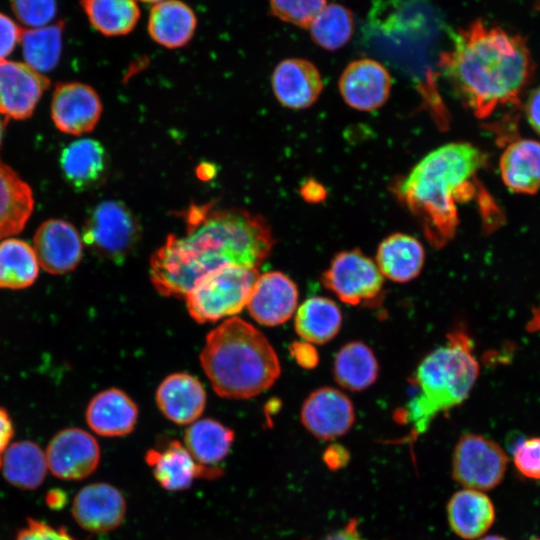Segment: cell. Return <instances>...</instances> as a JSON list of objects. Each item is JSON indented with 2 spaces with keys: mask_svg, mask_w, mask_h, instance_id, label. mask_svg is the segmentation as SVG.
<instances>
[{
  "mask_svg": "<svg viewBox=\"0 0 540 540\" xmlns=\"http://www.w3.org/2000/svg\"><path fill=\"white\" fill-rule=\"evenodd\" d=\"M273 246L271 227L261 215L192 205L185 236L168 235L152 254L150 279L160 294L184 298L197 280L218 268H258Z\"/></svg>",
  "mask_w": 540,
  "mask_h": 540,
  "instance_id": "cell-1",
  "label": "cell"
},
{
  "mask_svg": "<svg viewBox=\"0 0 540 540\" xmlns=\"http://www.w3.org/2000/svg\"><path fill=\"white\" fill-rule=\"evenodd\" d=\"M439 67L465 106L483 119L518 102L534 63L523 37L476 20L455 34Z\"/></svg>",
  "mask_w": 540,
  "mask_h": 540,
  "instance_id": "cell-2",
  "label": "cell"
},
{
  "mask_svg": "<svg viewBox=\"0 0 540 540\" xmlns=\"http://www.w3.org/2000/svg\"><path fill=\"white\" fill-rule=\"evenodd\" d=\"M485 162L486 156L477 147L449 143L427 154L393 186L432 246L441 248L455 236L457 203L473 197L476 173Z\"/></svg>",
  "mask_w": 540,
  "mask_h": 540,
  "instance_id": "cell-3",
  "label": "cell"
},
{
  "mask_svg": "<svg viewBox=\"0 0 540 540\" xmlns=\"http://www.w3.org/2000/svg\"><path fill=\"white\" fill-rule=\"evenodd\" d=\"M200 362L213 390L230 399L261 394L276 382L281 371L268 339L238 317H230L210 331Z\"/></svg>",
  "mask_w": 540,
  "mask_h": 540,
  "instance_id": "cell-4",
  "label": "cell"
},
{
  "mask_svg": "<svg viewBox=\"0 0 540 540\" xmlns=\"http://www.w3.org/2000/svg\"><path fill=\"white\" fill-rule=\"evenodd\" d=\"M479 375L472 341L463 331H453L442 346L418 365L413 383L415 395L407 402L399 420L410 427L412 439L425 433L441 413L461 404Z\"/></svg>",
  "mask_w": 540,
  "mask_h": 540,
  "instance_id": "cell-5",
  "label": "cell"
},
{
  "mask_svg": "<svg viewBox=\"0 0 540 540\" xmlns=\"http://www.w3.org/2000/svg\"><path fill=\"white\" fill-rule=\"evenodd\" d=\"M258 268L224 266L201 277L185 295L190 316L198 323L233 317L247 306Z\"/></svg>",
  "mask_w": 540,
  "mask_h": 540,
  "instance_id": "cell-6",
  "label": "cell"
},
{
  "mask_svg": "<svg viewBox=\"0 0 540 540\" xmlns=\"http://www.w3.org/2000/svg\"><path fill=\"white\" fill-rule=\"evenodd\" d=\"M140 236L139 221L130 208L118 200H105L88 213L82 239L96 255L119 264L135 249Z\"/></svg>",
  "mask_w": 540,
  "mask_h": 540,
  "instance_id": "cell-7",
  "label": "cell"
},
{
  "mask_svg": "<svg viewBox=\"0 0 540 540\" xmlns=\"http://www.w3.org/2000/svg\"><path fill=\"white\" fill-rule=\"evenodd\" d=\"M321 280L339 300L353 306H376L384 292L376 263L358 249L335 254Z\"/></svg>",
  "mask_w": 540,
  "mask_h": 540,
  "instance_id": "cell-8",
  "label": "cell"
},
{
  "mask_svg": "<svg viewBox=\"0 0 540 540\" xmlns=\"http://www.w3.org/2000/svg\"><path fill=\"white\" fill-rule=\"evenodd\" d=\"M508 457L494 441L477 434H464L452 457V476L467 489L489 490L502 481Z\"/></svg>",
  "mask_w": 540,
  "mask_h": 540,
  "instance_id": "cell-9",
  "label": "cell"
},
{
  "mask_svg": "<svg viewBox=\"0 0 540 540\" xmlns=\"http://www.w3.org/2000/svg\"><path fill=\"white\" fill-rule=\"evenodd\" d=\"M45 455L47 467L55 477L81 480L97 469L101 451L97 440L90 433L69 427L54 435Z\"/></svg>",
  "mask_w": 540,
  "mask_h": 540,
  "instance_id": "cell-10",
  "label": "cell"
},
{
  "mask_svg": "<svg viewBox=\"0 0 540 540\" xmlns=\"http://www.w3.org/2000/svg\"><path fill=\"white\" fill-rule=\"evenodd\" d=\"M50 86V80L25 62L0 60V115L25 120Z\"/></svg>",
  "mask_w": 540,
  "mask_h": 540,
  "instance_id": "cell-11",
  "label": "cell"
},
{
  "mask_svg": "<svg viewBox=\"0 0 540 540\" xmlns=\"http://www.w3.org/2000/svg\"><path fill=\"white\" fill-rule=\"evenodd\" d=\"M98 93L81 82L57 83L51 99V118L66 134L82 135L92 131L102 114Z\"/></svg>",
  "mask_w": 540,
  "mask_h": 540,
  "instance_id": "cell-12",
  "label": "cell"
},
{
  "mask_svg": "<svg viewBox=\"0 0 540 540\" xmlns=\"http://www.w3.org/2000/svg\"><path fill=\"white\" fill-rule=\"evenodd\" d=\"M145 462L158 484L170 492L187 490L197 479L211 480L223 475L219 466L199 464L178 440H172L162 448L148 450Z\"/></svg>",
  "mask_w": 540,
  "mask_h": 540,
  "instance_id": "cell-13",
  "label": "cell"
},
{
  "mask_svg": "<svg viewBox=\"0 0 540 540\" xmlns=\"http://www.w3.org/2000/svg\"><path fill=\"white\" fill-rule=\"evenodd\" d=\"M33 249L39 266L52 275L73 271L83 255L82 238L76 227L64 219H48L36 230Z\"/></svg>",
  "mask_w": 540,
  "mask_h": 540,
  "instance_id": "cell-14",
  "label": "cell"
},
{
  "mask_svg": "<svg viewBox=\"0 0 540 540\" xmlns=\"http://www.w3.org/2000/svg\"><path fill=\"white\" fill-rule=\"evenodd\" d=\"M354 421L353 403L342 391L332 387L314 390L302 405V424L321 440H333L346 434Z\"/></svg>",
  "mask_w": 540,
  "mask_h": 540,
  "instance_id": "cell-15",
  "label": "cell"
},
{
  "mask_svg": "<svg viewBox=\"0 0 540 540\" xmlns=\"http://www.w3.org/2000/svg\"><path fill=\"white\" fill-rule=\"evenodd\" d=\"M126 499L115 486L97 482L81 488L72 504L77 524L91 533H107L119 527L126 515Z\"/></svg>",
  "mask_w": 540,
  "mask_h": 540,
  "instance_id": "cell-16",
  "label": "cell"
},
{
  "mask_svg": "<svg viewBox=\"0 0 540 540\" xmlns=\"http://www.w3.org/2000/svg\"><path fill=\"white\" fill-rule=\"evenodd\" d=\"M392 79L388 70L369 58L350 62L339 78V91L347 105L359 111H373L388 100Z\"/></svg>",
  "mask_w": 540,
  "mask_h": 540,
  "instance_id": "cell-17",
  "label": "cell"
},
{
  "mask_svg": "<svg viewBox=\"0 0 540 540\" xmlns=\"http://www.w3.org/2000/svg\"><path fill=\"white\" fill-rule=\"evenodd\" d=\"M298 301L296 284L279 271L259 275L252 288L247 308L255 321L278 326L294 314Z\"/></svg>",
  "mask_w": 540,
  "mask_h": 540,
  "instance_id": "cell-18",
  "label": "cell"
},
{
  "mask_svg": "<svg viewBox=\"0 0 540 540\" xmlns=\"http://www.w3.org/2000/svg\"><path fill=\"white\" fill-rule=\"evenodd\" d=\"M272 90L281 105L300 110L312 106L323 90V81L316 66L302 58L284 59L275 67Z\"/></svg>",
  "mask_w": 540,
  "mask_h": 540,
  "instance_id": "cell-19",
  "label": "cell"
},
{
  "mask_svg": "<svg viewBox=\"0 0 540 540\" xmlns=\"http://www.w3.org/2000/svg\"><path fill=\"white\" fill-rule=\"evenodd\" d=\"M59 164L65 181L76 191L98 187L105 179L109 158L104 146L96 139L80 138L66 145Z\"/></svg>",
  "mask_w": 540,
  "mask_h": 540,
  "instance_id": "cell-20",
  "label": "cell"
},
{
  "mask_svg": "<svg viewBox=\"0 0 540 540\" xmlns=\"http://www.w3.org/2000/svg\"><path fill=\"white\" fill-rule=\"evenodd\" d=\"M156 403L162 414L170 421L191 424L198 420L206 404L203 385L188 373H173L158 386Z\"/></svg>",
  "mask_w": 540,
  "mask_h": 540,
  "instance_id": "cell-21",
  "label": "cell"
},
{
  "mask_svg": "<svg viewBox=\"0 0 540 540\" xmlns=\"http://www.w3.org/2000/svg\"><path fill=\"white\" fill-rule=\"evenodd\" d=\"M88 426L98 435L120 437L131 433L136 425L138 409L122 390L109 388L96 394L86 409Z\"/></svg>",
  "mask_w": 540,
  "mask_h": 540,
  "instance_id": "cell-22",
  "label": "cell"
},
{
  "mask_svg": "<svg viewBox=\"0 0 540 540\" xmlns=\"http://www.w3.org/2000/svg\"><path fill=\"white\" fill-rule=\"evenodd\" d=\"M425 251L415 237L394 233L379 244L376 265L384 278L396 283H406L416 278L424 265Z\"/></svg>",
  "mask_w": 540,
  "mask_h": 540,
  "instance_id": "cell-23",
  "label": "cell"
},
{
  "mask_svg": "<svg viewBox=\"0 0 540 540\" xmlns=\"http://www.w3.org/2000/svg\"><path fill=\"white\" fill-rule=\"evenodd\" d=\"M196 27L194 11L180 0H165L153 5L147 24L150 37L170 49L188 44Z\"/></svg>",
  "mask_w": 540,
  "mask_h": 540,
  "instance_id": "cell-24",
  "label": "cell"
},
{
  "mask_svg": "<svg viewBox=\"0 0 540 540\" xmlns=\"http://www.w3.org/2000/svg\"><path fill=\"white\" fill-rule=\"evenodd\" d=\"M33 208L31 187L0 159V241L20 233Z\"/></svg>",
  "mask_w": 540,
  "mask_h": 540,
  "instance_id": "cell-25",
  "label": "cell"
},
{
  "mask_svg": "<svg viewBox=\"0 0 540 540\" xmlns=\"http://www.w3.org/2000/svg\"><path fill=\"white\" fill-rule=\"evenodd\" d=\"M447 518L456 535L472 540L482 536L492 526L495 510L486 494L466 488L454 493L449 499Z\"/></svg>",
  "mask_w": 540,
  "mask_h": 540,
  "instance_id": "cell-26",
  "label": "cell"
},
{
  "mask_svg": "<svg viewBox=\"0 0 540 540\" xmlns=\"http://www.w3.org/2000/svg\"><path fill=\"white\" fill-rule=\"evenodd\" d=\"M501 177L515 193L534 194L540 189V143L520 139L509 144L500 158Z\"/></svg>",
  "mask_w": 540,
  "mask_h": 540,
  "instance_id": "cell-27",
  "label": "cell"
},
{
  "mask_svg": "<svg viewBox=\"0 0 540 540\" xmlns=\"http://www.w3.org/2000/svg\"><path fill=\"white\" fill-rule=\"evenodd\" d=\"M234 438V431L229 427L205 418L190 424L183 444L199 464L217 466L229 454Z\"/></svg>",
  "mask_w": 540,
  "mask_h": 540,
  "instance_id": "cell-28",
  "label": "cell"
},
{
  "mask_svg": "<svg viewBox=\"0 0 540 540\" xmlns=\"http://www.w3.org/2000/svg\"><path fill=\"white\" fill-rule=\"evenodd\" d=\"M4 478L11 485L23 489L34 490L44 481L47 473L46 455L32 441H18L4 452L1 460Z\"/></svg>",
  "mask_w": 540,
  "mask_h": 540,
  "instance_id": "cell-29",
  "label": "cell"
},
{
  "mask_svg": "<svg viewBox=\"0 0 540 540\" xmlns=\"http://www.w3.org/2000/svg\"><path fill=\"white\" fill-rule=\"evenodd\" d=\"M294 325L297 334L304 341L324 344L338 334L342 325V313L334 301L314 296L299 306Z\"/></svg>",
  "mask_w": 540,
  "mask_h": 540,
  "instance_id": "cell-30",
  "label": "cell"
},
{
  "mask_svg": "<svg viewBox=\"0 0 540 540\" xmlns=\"http://www.w3.org/2000/svg\"><path fill=\"white\" fill-rule=\"evenodd\" d=\"M379 365L373 351L361 341H351L337 352L333 374L344 389L362 391L377 379Z\"/></svg>",
  "mask_w": 540,
  "mask_h": 540,
  "instance_id": "cell-31",
  "label": "cell"
},
{
  "mask_svg": "<svg viewBox=\"0 0 540 540\" xmlns=\"http://www.w3.org/2000/svg\"><path fill=\"white\" fill-rule=\"evenodd\" d=\"M38 274L39 263L31 245L17 238L0 241V288L25 289Z\"/></svg>",
  "mask_w": 540,
  "mask_h": 540,
  "instance_id": "cell-32",
  "label": "cell"
},
{
  "mask_svg": "<svg viewBox=\"0 0 540 540\" xmlns=\"http://www.w3.org/2000/svg\"><path fill=\"white\" fill-rule=\"evenodd\" d=\"M90 24L105 36L130 33L140 19L136 0H80Z\"/></svg>",
  "mask_w": 540,
  "mask_h": 540,
  "instance_id": "cell-33",
  "label": "cell"
},
{
  "mask_svg": "<svg viewBox=\"0 0 540 540\" xmlns=\"http://www.w3.org/2000/svg\"><path fill=\"white\" fill-rule=\"evenodd\" d=\"M64 23L22 29L20 43L25 63L39 73L53 70L62 51Z\"/></svg>",
  "mask_w": 540,
  "mask_h": 540,
  "instance_id": "cell-34",
  "label": "cell"
},
{
  "mask_svg": "<svg viewBox=\"0 0 540 540\" xmlns=\"http://www.w3.org/2000/svg\"><path fill=\"white\" fill-rule=\"evenodd\" d=\"M353 29L352 12L337 3L325 5L309 26L312 40L329 51L343 47L350 40Z\"/></svg>",
  "mask_w": 540,
  "mask_h": 540,
  "instance_id": "cell-35",
  "label": "cell"
},
{
  "mask_svg": "<svg viewBox=\"0 0 540 540\" xmlns=\"http://www.w3.org/2000/svg\"><path fill=\"white\" fill-rule=\"evenodd\" d=\"M325 5V0H269L274 16L302 28H309Z\"/></svg>",
  "mask_w": 540,
  "mask_h": 540,
  "instance_id": "cell-36",
  "label": "cell"
},
{
  "mask_svg": "<svg viewBox=\"0 0 540 540\" xmlns=\"http://www.w3.org/2000/svg\"><path fill=\"white\" fill-rule=\"evenodd\" d=\"M16 18L28 28L47 26L56 16V0H10Z\"/></svg>",
  "mask_w": 540,
  "mask_h": 540,
  "instance_id": "cell-37",
  "label": "cell"
},
{
  "mask_svg": "<svg viewBox=\"0 0 540 540\" xmlns=\"http://www.w3.org/2000/svg\"><path fill=\"white\" fill-rule=\"evenodd\" d=\"M512 454L519 473L540 480V437L522 440L514 446Z\"/></svg>",
  "mask_w": 540,
  "mask_h": 540,
  "instance_id": "cell-38",
  "label": "cell"
},
{
  "mask_svg": "<svg viewBox=\"0 0 540 540\" xmlns=\"http://www.w3.org/2000/svg\"><path fill=\"white\" fill-rule=\"evenodd\" d=\"M16 540H76L63 527H52L42 521L28 519L27 524L22 528Z\"/></svg>",
  "mask_w": 540,
  "mask_h": 540,
  "instance_id": "cell-39",
  "label": "cell"
},
{
  "mask_svg": "<svg viewBox=\"0 0 540 540\" xmlns=\"http://www.w3.org/2000/svg\"><path fill=\"white\" fill-rule=\"evenodd\" d=\"M22 29L6 14L0 12V60L5 59L20 41Z\"/></svg>",
  "mask_w": 540,
  "mask_h": 540,
  "instance_id": "cell-40",
  "label": "cell"
},
{
  "mask_svg": "<svg viewBox=\"0 0 540 540\" xmlns=\"http://www.w3.org/2000/svg\"><path fill=\"white\" fill-rule=\"evenodd\" d=\"M290 350L296 362L304 368H313L318 363V354L309 342H295Z\"/></svg>",
  "mask_w": 540,
  "mask_h": 540,
  "instance_id": "cell-41",
  "label": "cell"
},
{
  "mask_svg": "<svg viewBox=\"0 0 540 540\" xmlns=\"http://www.w3.org/2000/svg\"><path fill=\"white\" fill-rule=\"evenodd\" d=\"M348 451L341 445L334 444L329 446L324 454L323 460L327 467L332 470H337L346 466L349 461Z\"/></svg>",
  "mask_w": 540,
  "mask_h": 540,
  "instance_id": "cell-42",
  "label": "cell"
},
{
  "mask_svg": "<svg viewBox=\"0 0 540 540\" xmlns=\"http://www.w3.org/2000/svg\"><path fill=\"white\" fill-rule=\"evenodd\" d=\"M526 112L529 124L540 134V87L530 93Z\"/></svg>",
  "mask_w": 540,
  "mask_h": 540,
  "instance_id": "cell-43",
  "label": "cell"
},
{
  "mask_svg": "<svg viewBox=\"0 0 540 540\" xmlns=\"http://www.w3.org/2000/svg\"><path fill=\"white\" fill-rule=\"evenodd\" d=\"M321 540H366L358 529L357 519L349 520L341 529L326 535Z\"/></svg>",
  "mask_w": 540,
  "mask_h": 540,
  "instance_id": "cell-44",
  "label": "cell"
},
{
  "mask_svg": "<svg viewBox=\"0 0 540 540\" xmlns=\"http://www.w3.org/2000/svg\"><path fill=\"white\" fill-rule=\"evenodd\" d=\"M14 434L12 420L5 409L0 407V455L5 452ZM1 467V458H0Z\"/></svg>",
  "mask_w": 540,
  "mask_h": 540,
  "instance_id": "cell-45",
  "label": "cell"
},
{
  "mask_svg": "<svg viewBox=\"0 0 540 540\" xmlns=\"http://www.w3.org/2000/svg\"><path fill=\"white\" fill-rule=\"evenodd\" d=\"M303 198L309 202H318L325 196V190L315 181L306 182L301 188Z\"/></svg>",
  "mask_w": 540,
  "mask_h": 540,
  "instance_id": "cell-46",
  "label": "cell"
},
{
  "mask_svg": "<svg viewBox=\"0 0 540 540\" xmlns=\"http://www.w3.org/2000/svg\"><path fill=\"white\" fill-rule=\"evenodd\" d=\"M46 500L50 507L60 508L65 502V494L58 490L50 491Z\"/></svg>",
  "mask_w": 540,
  "mask_h": 540,
  "instance_id": "cell-47",
  "label": "cell"
},
{
  "mask_svg": "<svg viewBox=\"0 0 540 540\" xmlns=\"http://www.w3.org/2000/svg\"><path fill=\"white\" fill-rule=\"evenodd\" d=\"M527 330L529 332L540 331V303L533 310L532 317L527 325Z\"/></svg>",
  "mask_w": 540,
  "mask_h": 540,
  "instance_id": "cell-48",
  "label": "cell"
},
{
  "mask_svg": "<svg viewBox=\"0 0 540 540\" xmlns=\"http://www.w3.org/2000/svg\"><path fill=\"white\" fill-rule=\"evenodd\" d=\"M480 540H507L505 539L504 537H501V536H497V535H490V536H486Z\"/></svg>",
  "mask_w": 540,
  "mask_h": 540,
  "instance_id": "cell-49",
  "label": "cell"
},
{
  "mask_svg": "<svg viewBox=\"0 0 540 540\" xmlns=\"http://www.w3.org/2000/svg\"><path fill=\"white\" fill-rule=\"evenodd\" d=\"M4 123L1 118H0V147H1V144H2V140H3V134H4Z\"/></svg>",
  "mask_w": 540,
  "mask_h": 540,
  "instance_id": "cell-50",
  "label": "cell"
},
{
  "mask_svg": "<svg viewBox=\"0 0 540 540\" xmlns=\"http://www.w3.org/2000/svg\"><path fill=\"white\" fill-rule=\"evenodd\" d=\"M139 1H142V2H144V3H148V4H153V5H155V4L160 3V2H162V1H165V0H139Z\"/></svg>",
  "mask_w": 540,
  "mask_h": 540,
  "instance_id": "cell-51",
  "label": "cell"
},
{
  "mask_svg": "<svg viewBox=\"0 0 540 540\" xmlns=\"http://www.w3.org/2000/svg\"><path fill=\"white\" fill-rule=\"evenodd\" d=\"M532 540H540V539H532Z\"/></svg>",
  "mask_w": 540,
  "mask_h": 540,
  "instance_id": "cell-52",
  "label": "cell"
}]
</instances>
